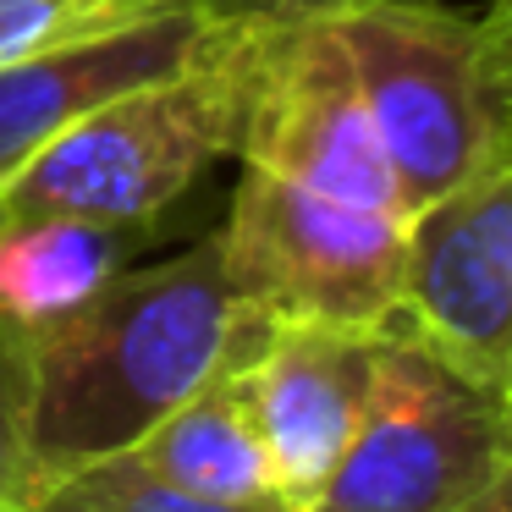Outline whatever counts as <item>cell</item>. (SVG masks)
<instances>
[{
    "instance_id": "obj_1",
    "label": "cell",
    "mask_w": 512,
    "mask_h": 512,
    "mask_svg": "<svg viewBox=\"0 0 512 512\" xmlns=\"http://www.w3.org/2000/svg\"><path fill=\"white\" fill-rule=\"evenodd\" d=\"M259 325L226 281L215 232L171 259L127 265L89 309L34 342V496L133 452L254 347Z\"/></svg>"
},
{
    "instance_id": "obj_2",
    "label": "cell",
    "mask_w": 512,
    "mask_h": 512,
    "mask_svg": "<svg viewBox=\"0 0 512 512\" xmlns=\"http://www.w3.org/2000/svg\"><path fill=\"white\" fill-rule=\"evenodd\" d=\"M259 50H265V23L215 17L188 61L94 105L45 155L28 160L0 188V221L94 215V221L155 232L204 171L237 160Z\"/></svg>"
},
{
    "instance_id": "obj_3",
    "label": "cell",
    "mask_w": 512,
    "mask_h": 512,
    "mask_svg": "<svg viewBox=\"0 0 512 512\" xmlns=\"http://www.w3.org/2000/svg\"><path fill=\"white\" fill-rule=\"evenodd\" d=\"M512 468V413L386 325L342 463L309 512H457Z\"/></svg>"
},
{
    "instance_id": "obj_4",
    "label": "cell",
    "mask_w": 512,
    "mask_h": 512,
    "mask_svg": "<svg viewBox=\"0 0 512 512\" xmlns=\"http://www.w3.org/2000/svg\"><path fill=\"white\" fill-rule=\"evenodd\" d=\"M215 237L226 281L259 320L386 331L397 314L408 215L237 166V188Z\"/></svg>"
},
{
    "instance_id": "obj_5",
    "label": "cell",
    "mask_w": 512,
    "mask_h": 512,
    "mask_svg": "<svg viewBox=\"0 0 512 512\" xmlns=\"http://www.w3.org/2000/svg\"><path fill=\"white\" fill-rule=\"evenodd\" d=\"M331 17L408 215L507 155L479 89L474 17L441 0H369Z\"/></svg>"
},
{
    "instance_id": "obj_6",
    "label": "cell",
    "mask_w": 512,
    "mask_h": 512,
    "mask_svg": "<svg viewBox=\"0 0 512 512\" xmlns=\"http://www.w3.org/2000/svg\"><path fill=\"white\" fill-rule=\"evenodd\" d=\"M391 325L512 413V155L408 221Z\"/></svg>"
},
{
    "instance_id": "obj_7",
    "label": "cell",
    "mask_w": 512,
    "mask_h": 512,
    "mask_svg": "<svg viewBox=\"0 0 512 512\" xmlns=\"http://www.w3.org/2000/svg\"><path fill=\"white\" fill-rule=\"evenodd\" d=\"M237 166H259L303 188L369 204V210L408 215L397 171L358 94L347 45L336 34V17L265 23Z\"/></svg>"
},
{
    "instance_id": "obj_8",
    "label": "cell",
    "mask_w": 512,
    "mask_h": 512,
    "mask_svg": "<svg viewBox=\"0 0 512 512\" xmlns=\"http://www.w3.org/2000/svg\"><path fill=\"white\" fill-rule=\"evenodd\" d=\"M375 336L314 320H265L237 364L287 512H309L342 463L375 380Z\"/></svg>"
},
{
    "instance_id": "obj_9",
    "label": "cell",
    "mask_w": 512,
    "mask_h": 512,
    "mask_svg": "<svg viewBox=\"0 0 512 512\" xmlns=\"http://www.w3.org/2000/svg\"><path fill=\"white\" fill-rule=\"evenodd\" d=\"M210 23H215V12L182 6V12L122 28V34L94 39V45L50 50V56L0 67V188L34 155H45L94 105L116 100L133 83L160 78L177 61H188L193 45L210 34Z\"/></svg>"
},
{
    "instance_id": "obj_10",
    "label": "cell",
    "mask_w": 512,
    "mask_h": 512,
    "mask_svg": "<svg viewBox=\"0 0 512 512\" xmlns=\"http://www.w3.org/2000/svg\"><path fill=\"white\" fill-rule=\"evenodd\" d=\"M149 226H116L94 215H6L0 221V320L50 336L89 309L149 243Z\"/></svg>"
},
{
    "instance_id": "obj_11",
    "label": "cell",
    "mask_w": 512,
    "mask_h": 512,
    "mask_svg": "<svg viewBox=\"0 0 512 512\" xmlns=\"http://www.w3.org/2000/svg\"><path fill=\"white\" fill-rule=\"evenodd\" d=\"M237 364L215 375L204 391H193L182 408H171L127 457H138L155 479L199 501H215V507L287 512L265 441H259V424L243 402V386H237Z\"/></svg>"
},
{
    "instance_id": "obj_12",
    "label": "cell",
    "mask_w": 512,
    "mask_h": 512,
    "mask_svg": "<svg viewBox=\"0 0 512 512\" xmlns=\"http://www.w3.org/2000/svg\"><path fill=\"white\" fill-rule=\"evenodd\" d=\"M182 6H199V0H0V67L94 45Z\"/></svg>"
},
{
    "instance_id": "obj_13",
    "label": "cell",
    "mask_w": 512,
    "mask_h": 512,
    "mask_svg": "<svg viewBox=\"0 0 512 512\" xmlns=\"http://www.w3.org/2000/svg\"><path fill=\"white\" fill-rule=\"evenodd\" d=\"M28 512H237V507L199 501L188 490L155 479L138 457L116 452L105 463H89L78 474L56 479L50 490H39Z\"/></svg>"
},
{
    "instance_id": "obj_14",
    "label": "cell",
    "mask_w": 512,
    "mask_h": 512,
    "mask_svg": "<svg viewBox=\"0 0 512 512\" xmlns=\"http://www.w3.org/2000/svg\"><path fill=\"white\" fill-rule=\"evenodd\" d=\"M34 501V336L0 320V512Z\"/></svg>"
},
{
    "instance_id": "obj_15",
    "label": "cell",
    "mask_w": 512,
    "mask_h": 512,
    "mask_svg": "<svg viewBox=\"0 0 512 512\" xmlns=\"http://www.w3.org/2000/svg\"><path fill=\"white\" fill-rule=\"evenodd\" d=\"M474 23H479V89H485L501 149L512 155V0H490Z\"/></svg>"
},
{
    "instance_id": "obj_16",
    "label": "cell",
    "mask_w": 512,
    "mask_h": 512,
    "mask_svg": "<svg viewBox=\"0 0 512 512\" xmlns=\"http://www.w3.org/2000/svg\"><path fill=\"white\" fill-rule=\"evenodd\" d=\"M215 17H254V23H287V17H331V12H353L369 0H199Z\"/></svg>"
},
{
    "instance_id": "obj_17",
    "label": "cell",
    "mask_w": 512,
    "mask_h": 512,
    "mask_svg": "<svg viewBox=\"0 0 512 512\" xmlns=\"http://www.w3.org/2000/svg\"><path fill=\"white\" fill-rule=\"evenodd\" d=\"M457 512H512V468L496 479V485L485 490V496H474L468 507H457Z\"/></svg>"
}]
</instances>
